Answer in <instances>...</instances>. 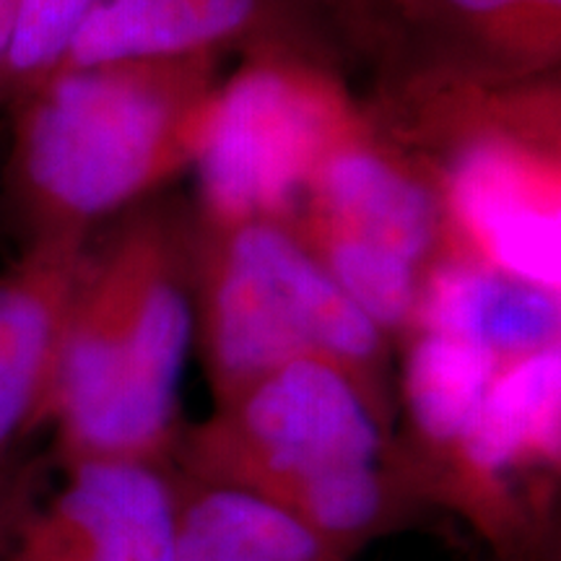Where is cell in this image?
Instances as JSON below:
<instances>
[{
    "mask_svg": "<svg viewBox=\"0 0 561 561\" xmlns=\"http://www.w3.org/2000/svg\"><path fill=\"white\" fill-rule=\"evenodd\" d=\"M219 58L66 68L19 96L13 191L32 237H89L193 164Z\"/></svg>",
    "mask_w": 561,
    "mask_h": 561,
    "instance_id": "obj_3",
    "label": "cell"
},
{
    "mask_svg": "<svg viewBox=\"0 0 561 561\" xmlns=\"http://www.w3.org/2000/svg\"><path fill=\"white\" fill-rule=\"evenodd\" d=\"M87 261V237H32L0 273V491L24 471V442L50 424L62 328Z\"/></svg>",
    "mask_w": 561,
    "mask_h": 561,
    "instance_id": "obj_8",
    "label": "cell"
},
{
    "mask_svg": "<svg viewBox=\"0 0 561 561\" xmlns=\"http://www.w3.org/2000/svg\"><path fill=\"white\" fill-rule=\"evenodd\" d=\"M421 167L439 193L445 255L559 294V140L486 133Z\"/></svg>",
    "mask_w": 561,
    "mask_h": 561,
    "instance_id": "obj_6",
    "label": "cell"
},
{
    "mask_svg": "<svg viewBox=\"0 0 561 561\" xmlns=\"http://www.w3.org/2000/svg\"><path fill=\"white\" fill-rule=\"evenodd\" d=\"M367 123L333 70L301 42H265L219 81L193 167L201 224L289 221L320 161Z\"/></svg>",
    "mask_w": 561,
    "mask_h": 561,
    "instance_id": "obj_5",
    "label": "cell"
},
{
    "mask_svg": "<svg viewBox=\"0 0 561 561\" xmlns=\"http://www.w3.org/2000/svg\"><path fill=\"white\" fill-rule=\"evenodd\" d=\"M265 42H297L284 0H102L73 39L66 68L128 60L219 58Z\"/></svg>",
    "mask_w": 561,
    "mask_h": 561,
    "instance_id": "obj_10",
    "label": "cell"
},
{
    "mask_svg": "<svg viewBox=\"0 0 561 561\" xmlns=\"http://www.w3.org/2000/svg\"><path fill=\"white\" fill-rule=\"evenodd\" d=\"M289 227L333 284L390 339L413 331L419 297L416 265L385 248L312 214H294Z\"/></svg>",
    "mask_w": 561,
    "mask_h": 561,
    "instance_id": "obj_15",
    "label": "cell"
},
{
    "mask_svg": "<svg viewBox=\"0 0 561 561\" xmlns=\"http://www.w3.org/2000/svg\"><path fill=\"white\" fill-rule=\"evenodd\" d=\"M401 21L458 47L442 66L486 76L546 73L561 53V0H409Z\"/></svg>",
    "mask_w": 561,
    "mask_h": 561,
    "instance_id": "obj_13",
    "label": "cell"
},
{
    "mask_svg": "<svg viewBox=\"0 0 561 561\" xmlns=\"http://www.w3.org/2000/svg\"><path fill=\"white\" fill-rule=\"evenodd\" d=\"M178 489L172 466L60 460L55 483L39 466L0 536V561H174Z\"/></svg>",
    "mask_w": 561,
    "mask_h": 561,
    "instance_id": "obj_7",
    "label": "cell"
},
{
    "mask_svg": "<svg viewBox=\"0 0 561 561\" xmlns=\"http://www.w3.org/2000/svg\"><path fill=\"white\" fill-rule=\"evenodd\" d=\"M416 331L471 341L504 364L561 343V299L466 257L439 255L419 276Z\"/></svg>",
    "mask_w": 561,
    "mask_h": 561,
    "instance_id": "obj_11",
    "label": "cell"
},
{
    "mask_svg": "<svg viewBox=\"0 0 561 561\" xmlns=\"http://www.w3.org/2000/svg\"><path fill=\"white\" fill-rule=\"evenodd\" d=\"M174 473V561H348L314 533L255 496Z\"/></svg>",
    "mask_w": 561,
    "mask_h": 561,
    "instance_id": "obj_14",
    "label": "cell"
},
{
    "mask_svg": "<svg viewBox=\"0 0 561 561\" xmlns=\"http://www.w3.org/2000/svg\"><path fill=\"white\" fill-rule=\"evenodd\" d=\"M170 466L271 504L348 561L430 515L398 432L322 359L286 364L182 426Z\"/></svg>",
    "mask_w": 561,
    "mask_h": 561,
    "instance_id": "obj_1",
    "label": "cell"
},
{
    "mask_svg": "<svg viewBox=\"0 0 561 561\" xmlns=\"http://www.w3.org/2000/svg\"><path fill=\"white\" fill-rule=\"evenodd\" d=\"M320 3H325L333 13H339V19L356 30L377 32L382 26L388 30L392 21H401L409 0H320Z\"/></svg>",
    "mask_w": 561,
    "mask_h": 561,
    "instance_id": "obj_17",
    "label": "cell"
},
{
    "mask_svg": "<svg viewBox=\"0 0 561 561\" xmlns=\"http://www.w3.org/2000/svg\"><path fill=\"white\" fill-rule=\"evenodd\" d=\"M299 210L385 244L419 271L447 250L432 174L369 121L320 161Z\"/></svg>",
    "mask_w": 561,
    "mask_h": 561,
    "instance_id": "obj_9",
    "label": "cell"
},
{
    "mask_svg": "<svg viewBox=\"0 0 561 561\" xmlns=\"http://www.w3.org/2000/svg\"><path fill=\"white\" fill-rule=\"evenodd\" d=\"M496 367L500 362L486 348L455 335L416 331L405 339L401 375L405 437H398V445L416 486L421 473L466 434Z\"/></svg>",
    "mask_w": 561,
    "mask_h": 561,
    "instance_id": "obj_12",
    "label": "cell"
},
{
    "mask_svg": "<svg viewBox=\"0 0 561 561\" xmlns=\"http://www.w3.org/2000/svg\"><path fill=\"white\" fill-rule=\"evenodd\" d=\"M102 0H19L5 66V96H24L58 73Z\"/></svg>",
    "mask_w": 561,
    "mask_h": 561,
    "instance_id": "obj_16",
    "label": "cell"
},
{
    "mask_svg": "<svg viewBox=\"0 0 561 561\" xmlns=\"http://www.w3.org/2000/svg\"><path fill=\"white\" fill-rule=\"evenodd\" d=\"M19 0H0V96H5V66H9V47L16 24Z\"/></svg>",
    "mask_w": 561,
    "mask_h": 561,
    "instance_id": "obj_18",
    "label": "cell"
},
{
    "mask_svg": "<svg viewBox=\"0 0 561 561\" xmlns=\"http://www.w3.org/2000/svg\"><path fill=\"white\" fill-rule=\"evenodd\" d=\"M195 343L229 401L297 359H322L359 388L388 380V335L307 252L289 221L195 229Z\"/></svg>",
    "mask_w": 561,
    "mask_h": 561,
    "instance_id": "obj_4",
    "label": "cell"
},
{
    "mask_svg": "<svg viewBox=\"0 0 561 561\" xmlns=\"http://www.w3.org/2000/svg\"><path fill=\"white\" fill-rule=\"evenodd\" d=\"M32 468H34V462H26L24 471H21V473L16 476V481H13L9 489L0 491V536H3V528H5V523H9V515H11L13 504H16L21 489H24L26 479H30Z\"/></svg>",
    "mask_w": 561,
    "mask_h": 561,
    "instance_id": "obj_19",
    "label": "cell"
},
{
    "mask_svg": "<svg viewBox=\"0 0 561 561\" xmlns=\"http://www.w3.org/2000/svg\"><path fill=\"white\" fill-rule=\"evenodd\" d=\"M193 341L195 229L151 210L83 268L53 380L58 458L170 466Z\"/></svg>",
    "mask_w": 561,
    "mask_h": 561,
    "instance_id": "obj_2",
    "label": "cell"
}]
</instances>
